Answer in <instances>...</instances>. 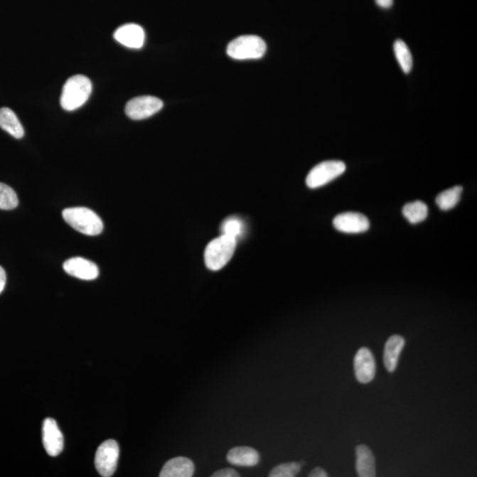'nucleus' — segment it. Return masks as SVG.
<instances>
[{"instance_id":"nucleus-1","label":"nucleus","mask_w":477,"mask_h":477,"mask_svg":"<svg viewBox=\"0 0 477 477\" xmlns=\"http://www.w3.org/2000/svg\"><path fill=\"white\" fill-rule=\"evenodd\" d=\"M92 91V83L85 75H76L65 82L62 90L60 104L65 111L77 110L88 101Z\"/></svg>"},{"instance_id":"nucleus-2","label":"nucleus","mask_w":477,"mask_h":477,"mask_svg":"<svg viewBox=\"0 0 477 477\" xmlns=\"http://www.w3.org/2000/svg\"><path fill=\"white\" fill-rule=\"evenodd\" d=\"M62 217L70 227L83 235L96 236L103 232L104 224L100 217L85 207L65 209Z\"/></svg>"},{"instance_id":"nucleus-3","label":"nucleus","mask_w":477,"mask_h":477,"mask_svg":"<svg viewBox=\"0 0 477 477\" xmlns=\"http://www.w3.org/2000/svg\"><path fill=\"white\" fill-rule=\"evenodd\" d=\"M237 240L230 236L221 235L211 240L205 252V262L210 271H220L234 256Z\"/></svg>"},{"instance_id":"nucleus-4","label":"nucleus","mask_w":477,"mask_h":477,"mask_svg":"<svg viewBox=\"0 0 477 477\" xmlns=\"http://www.w3.org/2000/svg\"><path fill=\"white\" fill-rule=\"evenodd\" d=\"M267 52V43L257 36H242L232 40L227 49V55L235 60H257Z\"/></svg>"},{"instance_id":"nucleus-5","label":"nucleus","mask_w":477,"mask_h":477,"mask_svg":"<svg viewBox=\"0 0 477 477\" xmlns=\"http://www.w3.org/2000/svg\"><path fill=\"white\" fill-rule=\"evenodd\" d=\"M345 171V163L337 160H329L320 163L309 173L306 184L309 188L323 187L341 176Z\"/></svg>"},{"instance_id":"nucleus-6","label":"nucleus","mask_w":477,"mask_h":477,"mask_svg":"<svg viewBox=\"0 0 477 477\" xmlns=\"http://www.w3.org/2000/svg\"><path fill=\"white\" fill-rule=\"evenodd\" d=\"M119 447L115 440L109 439L102 443L95 455V466L101 476L109 477L117 469Z\"/></svg>"},{"instance_id":"nucleus-7","label":"nucleus","mask_w":477,"mask_h":477,"mask_svg":"<svg viewBox=\"0 0 477 477\" xmlns=\"http://www.w3.org/2000/svg\"><path fill=\"white\" fill-rule=\"evenodd\" d=\"M164 107L162 100L152 96H141L133 98L126 105V114L134 120L151 117Z\"/></svg>"},{"instance_id":"nucleus-8","label":"nucleus","mask_w":477,"mask_h":477,"mask_svg":"<svg viewBox=\"0 0 477 477\" xmlns=\"http://www.w3.org/2000/svg\"><path fill=\"white\" fill-rule=\"evenodd\" d=\"M43 444L50 456L56 457L64 448V436L55 420L46 418L43 424Z\"/></svg>"},{"instance_id":"nucleus-9","label":"nucleus","mask_w":477,"mask_h":477,"mask_svg":"<svg viewBox=\"0 0 477 477\" xmlns=\"http://www.w3.org/2000/svg\"><path fill=\"white\" fill-rule=\"evenodd\" d=\"M334 227L345 234H360L370 228V222L364 215L358 213H345L335 217Z\"/></svg>"},{"instance_id":"nucleus-10","label":"nucleus","mask_w":477,"mask_h":477,"mask_svg":"<svg viewBox=\"0 0 477 477\" xmlns=\"http://www.w3.org/2000/svg\"><path fill=\"white\" fill-rule=\"evenodd\" d=\"M355 373L356 380L360 383L368 384L374 380L376 375V362L370 349H359L355 358Z\"/></svg>"},{"instance_id":"nucleus-11","label":"nucleus","mask_w":477,"mask_h":477,"mask_svg":"<svg viewBox=\"0 0 477 477\" xmlns=\"http://www.w3.org/2000/svg\"><path fill=\"white\" fill-rule=\"evenodd\" d=\"M63 269L68 275L82 280H94L100 275L97 264L82 257H73L65 261Z\"/></svg>"},{"instance_id":"nucleus-12","label":"nucleus","mask_w":477,"mask_h":477,"mask_svg":"<svg viewBox=\"0 0 477 477\" xmlns=\"http://www.w3.org/2000/svg\"><path fill=\"white\" fill-rule=\"evenodd\" d=\"M114 38L120 45L131 49H140L144 45L145 32L140 25H122L114 32Z\"/></svg>"},{"instance_id":"nucleus-13","label":"nucleus","mask_w":477,"mask_h":477,"mask_svg":"<svg viewBox=\"0 0 477 477\" xmlns=\"http://www.w3.org/2000/svg\"><path fill=\"white\" fill-rule=\"evenodd\" d=\"M195 465L185 457L173 458L166 462L160 472V477H191L194 475Z\"/></svg>"},{"instance_id":"nucleus-14","label":"nucleus","mask_w":477,"mask_h":477,"mask_svg":"<svg viewBox=\"0 0 477 477\" xmlns=\"http://www.w3.org/2000/svg\"><path fill=\"white\" fill-rule=\"evenodd\" d=\"M227 458L229 463L240 467H254L260 460L257 451L247 446L232 448L228 451Z\"/></svg>"},{"instance_id":"nucleus-15","label":"nucleus","mask_w":477,"mask_h":477,"mask_svg":"<svg viewBox=\"0 0 477 477\" xmlns=\"http://www.w3.org/2000/svg\"><path fill=\"white\" fill-rule=\"evenodd\" d=\"M356 471L360 477L376 476V461L373 451L365 445L356 447Z\"/></svg>"},{"instance_id":"nucleus-16","label":"nucleus","mask_w":477,"mask_h":477,"mask_svg":"<svg viewBox=\"0 0 477 477\" xmlns=\"http://www.w3.org/2000/svg\"><path fill=\"white\" fill-rule=\"evenodd\" d=\"M405 345V340L399 335L388 338L384 352V363L389 373H393L398 365L400 353Z\"/></svg>"},{"instance_id":"nucleus-17","label":"nucleus","mask_w":477,"mask_h":477,"mask_svg":"<svg viewBox=\"0 0 477 477\" xmlns=\"http://www.w3.org/2000/svg\"><path fill=\"white\" fill-rule=\"evenodd\" d=\"M0 127L16 139L24 136L23 125L16 114L9 108L0 109Z\"/></svg>"},{"instance_id":"nucleus-18","label":"nucleus","mask_w":477,"mask_h":477,"mask_svg":"<svg viewBox=\"0 0 477 477\" xmlns=\"http://www.w3.org/2000/svg\"><path fill=\"white\" fill-rule=\"evenodd\" d=\"M402 213L410 223L417 224L427 218L428 207L421 201L409 203L404 206Z\"/></svg>"},{"instance_id":"nucleus-19","label":"nucleus","mask_w":477,"mask_h":477,"mask_svg":"<svg viewBox=\"0 0 477 477\" xmlns=\"http://www.w3.org/2000/svg\"><path fill=\"white\" fill-rule=\"evenodd\" d=\"M461 192L462 187L456 186V187L440 193L436 198V205L443 210H449L454 208L460 201Z\"/></svg>"},{"instance_id":"nucleus-20","label":"nucleus","mask_w":477,"mask_h":477,"mask_svg":"<svg viewBox=\"0 0 477 477\" xmlns=\"http://www.w3.org/2000/svg\"><path fill=\"white\" fill-rule=\"evenodd\" d=\"M397 60H398L402 71L409 74L413 68V57L409 47L402 40H397L393 46Z\"/></svg>"},{"instance_id":"nucleus-21","label":"nucleus","mask_w":477,"mask_h":477,"mask_svg":"<svg viewBox=\"0 0 477 477\" xmlns=\"http://www.w3.org/2000/svg\"><path fill=\"white\" fill-rule=\"evenodd\" d=\"M222 235L230 236L236 240L242 238L245 232V225L239 218L230 217L227 218L221 225Z\"/></svg>"},{"instance_id":"nucleus-22","label":"nucleus","mask_w":477,"mask_h":477,"mask_svg":"<svg viewBox=\"0 0 477 477\" xmlns=\"http://www.w3.org/2000/svg\"><path fill=\"white\" fill-rule=\"evenodd\" d=\"M18 205H19V200L14 189L9 186L0 183V210H14Z\"/></svg>"},{"instance_id":"nucleus-23","label":"nucleus","mask_w":477,"mask_h":477,"mask_svg":"<svg viewBox=\"0 0 477 477\" xmlns=\"http://www.w3.org/2000/svg\"><path fill=\"white\" fill-rule=\"evenodd\" d=\"M301 465L298 462H290V463H283L277 466L269 473L271 477H294L301 471Z\"/></svg>"},{"instance_id":"nucleus-24","label":"nucleus","mask_w":477,"mask_h":477,"mask_svg":"<svg viewBox=\"0 0 477 477\" xmlns=\"http://www.w3.org/2000/svg\"><path fill=\"white\" fill-rule=\"evenodd\" d=\"M213 477H238L240 475L232 468H223L213 475Z\"/></svg>"},{"instance_id":"nucleus-25","label":"nucleus","mask_w":477,"mask_h":477,"mask_svg":"<svg viewBox=\"0 0 477 477\" xmlns=\"http://www.w3.org/2000/svg\"><path fill=\"white\" fill-rule=\"evenodd\" d=\"M375 1L378 6L383 9H391L393 5V0H375Z\"/></svg>"},{"instance_id":"nucleus-26","label":"nucleus","mask_w":477,"mask_h":477,"mask_svg":"<svg viewBox=\"0 0 477 477\" xmlns=\"http://www.w3.org/2000/svg\"><path fill=\"white\" fill-rule=\"evenodd\" d=\"M309 476H311V477H327V476H328V474H327L326 471H323V468H316L313 469V471L311 472V474H309Z\"/></svg>"},{"instance_id":"nucleus-27","label":"nucleus","mask_w":477,"mask_h":477,"mask_svg":"<svg viewBox=\"0 0 477 477\" xmlns=\"http://www.w3.org/2000/svg\"><path fill=\"white\" fill-rule=\"evenodd\" d=\"M6 282V275L5 269L0 267V294L3 292L4 289H5Z\"/></svg>"}]
</instances>
